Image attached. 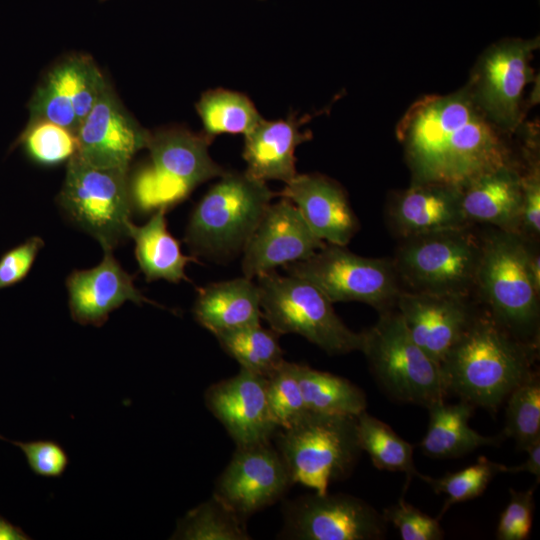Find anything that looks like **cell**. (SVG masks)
I'll use <instances>...</instances> for the list:
<instances>
[{"mask_svg": "<svg viewBox=\"0 0 540 540\" xmlns=\"http://www.w3.org/2000/svg\"><path fill=\"white\" fill-rule=\"evenodd\" d=\"M326 242L309 228L296 206L282 198L269 204L243 249L242 271L253 279L279 266L305 260Z\"/></svg>", "mask_w": 540, "mask_h": 540, "instance_id": "9a60e30c", "label": "cell"}, {"mask_svg": "<svg viewBox=\"0 0 540 540\" xmlns=\"http://www.w3.org/2000/svg\"><path fill=\"white\" fill-rule=\"evenodd\" d=\"M504 133L483 114L467 87L417 103L399 130L413 183L460 190L486 173L514 165Z\"/></svg>", "mask_w": 540, "mask_h": 540, "instance_id": "6da1fadb", "label": "cell"}, {"mask_svg": "<svg viewBox=\"0 0 540 540\" xmlns=\"http://www.w3.org/2000/svg\"><path fill=\"white\" fill-rule=\"evenodd\" d=\"M246 519L214 494L177 522L172 539L250 540Z\"/></svg>", "mask_w": 540, "mask_h": 540, "instance_id": "4dcf8cb0", "label": "cell"}, {"mask_svg": "<svg viewBox=\"0 0 540 540\" xmlns=\"http://www.w3.org/2000/svg\"><path fill=\"white\" fill-rule=\"evenodd\" d=\"M150 135L125 111L107 84L76 131L75 155L95 167L129 169L135 154L147 147Z\"/></svg>", "mask_w": 540, "mask_h": 540, "instance_id": "2e32d148", "label": "cell"}, {"mask_svg": "<svg viewBox=\"0 0 540 540\" xmlns=\"http://www.w3.org/2000/svg\"><path fill=\"white\" fill-rule=\"evenodd\" d=\"M284 268L311 282L332 303L357 301L383 312L395 305L402 291L392 260L363 257L345 246L326 243L307 259Z\"/></svg>", "mask_w": 540, "mask_h": 540, "instance_id": "8fae6325", "label": "cell"}, {"mask_svg": "<svg viewBox=\"0 0 540 540\" xmlns=\"http://www.w3.org/2000/svg\"><path fill=\"white\" fill-rule=\"evenodd\" d=\"M382 514L387 522L396 527L403 540H441L444 537L438 519L425 514L403 498Z\"/></svg>", "mask_w": 540, "mask_h": 540, "instance_id": "8d00e7d4", "label": "cell"}, {"mask_svg": "<svg viewBox=\"0 0 540 540\" xmlns=\"http://www.w3.org/2000/svg\"><path fill=\"white\" fill-rule=\"evenodd\" d=\"M278 195L290 200L311 231L328 244L346 246L358 230L345 192L322 175L297 174Z\"/></svg>", "mask_w": 540, "mask_h": 540, "instance_id": "44dd1931", "label": "cell"}, {"mask_svg": "<svg viewBox=\"0 0 540 540\" xmlns=\"http://www.w3.org/2000/svg\"><path fill=\"white\" fill-rule=\"evenodd\" d=\"M503 468V464L481 456L475 464L457 472L447 473L441 478H432L421 473H419L418 477L428 483L435 493L446 496L440 513L442 515L451 505L481 495L493 477L503 472Z\"/></svg>", "mask_w": 540, "mask_h": 540, "instance_id": "e575fe53", "label": "cell"}, {"mask_svg": "<svg viewBox=\"0 0 540 540\" xmlns=\"http://www.w3.org/2000/svg\"><path fill=\"white\" fill-rule=\"evenodd\" d=\"M275 435L292 482L320 494L351 472L362 451L353 416L309 412Z\"/></svg>", "mask_w": 540, "mask_h": 540, "instance_id": "8992f818", "label": "cell"}, {"mask_svg": "<svg viewBox=\"0 0 540 540\" xmlns=\"http://www.w3.org/2000/svg\"><path fill=\"white\" fill-rule=\"evenodd\" d=\"M480 254L481 242L463 228L406 238L392 261L411 291L466 298Z\"/></svg>", "mask_w": 540, "mask_h": 540, "instance_id": "30bf717a", "label": "cell"}, {"mask_svg": "<svg viewBox=\"0 0 540 540\" xmlns=\"http://www.w3.org/2000/svg\"><path fill=\"white\" fill-rule=\"evenodd\" d=\"M296 370L308 412L357 417L366 411L364 391L349 380L304 364Z\"/></svg>", "mask_w": 540, "mask_h": 540, "instance_id": "83f0119b", "label": "cell"}, {"mask_svg": "<svg viewBox=\"0 0 540 540\" xmlns=\"http://www.w3.org/2000/svg\"><path fill=\"white\" fill-rule=\"evenodd\" d=\"M279 334L261 324L215 335L221 348L239 363L240 368L268 378L285 361Z\"/></svg>", "mask_w": 540, "mask_h": 540, "instance_id": "f1b7e54d", "label": "cell"}, {"mask_svg": "<svg viewBox=\"0 0 540 540\" xmlns=\"http://www.w3.org/2000/svg\"><path fill=\"white\" fill-rule=\"evenodd\" d=\"M539 40H506L480 58L467 86L483 114L505 133L514 132L522 118L525 88L533 79L530 65Z\"/></svg>", "mask_w": 540, "mask_h": 540, "instance_id": "7c38bea8", "label": "cell"}, {"mask_svg": "<svg viewBox=\"0 0 540 540\" xmlns=\"http://www.w3.org/2000/svg\"><path fill=\"white\" fill-rule=\"evenodd\" d=\"M103 253L98 265L75 270L66 279L69 310L75 322L100 327L126 301L158 305L135 287L133 276L115 259L113 249H103Z\"/></svg>", "mask_w": 540, "mask_h": 540, "instance_id": "ffe728a7", "label": "cell"}, {"mask_svg": "<svg viewBox=\"0 0 540 540\" xmlns=\"http://www.w3.org/2000/svg\"><path fill=\"white\" fill-rule=\"evenodd\" d=\"M266 383L267 378L240 368L205 392L207 408L236 446L269 441L278 430L270 414Z\"/></svg>", "mask_w": 540, "mask_h": 540, "instance_id": "ac0fdd59", "label": "cell"}, {"mask_svg": "<svg viewBox=\"0 0 540 540\" xmlns=\"http://www.w3.org/2000/svg\"><path fill=\"white\" fill-rule=\"evenodd\" d=\"M532 250L522 234L498 232L481 242L475 287L492 318L512 335H529L539 319V290L530 270Z\"/></svg>", "mask_w": 540, "mask_h": 540, "instance_id": "52a82bcc", "label": "cell"}, {"mask_svg": "<svg viewBox=\"0 0 540 540\" xmlns=\"http://www.w3.org/2000/svg\"><path fill=\"white\" fill-rule=\"evenodd\" d=\"M395 305L413 340L438 364L474 318L465 297L401 291Z\"/></svg>", "mask_w": 540, "mask_h": 540, "instance_id": "d6986e66", "label": "cell"}, {"mask_svg": "<svg viewBox=\"0 0 540 540\" xmlns=\"http://www.w3.org/2000/svg\"><path fill=\"white\" fill-rule=\"evenodd\" d=\"M534 490L510 489V500L503 510L496 531L499 540H524L529 537L534 511Z\"/></svg>", "mask_w": 540, "mask_h": 540, "instance_id": "74e56055", "label": "cell"}, {"mask_svg": "<svg viewBox=\"0 0 540 540\" xmlns=\"http://www.w3.org/2000/svg\"><path fill=\"white\" fill-rule=\"evenodd\" d=\"M388 218L403 239L467 228L461 190L432 183H413L390 203Z\"/></svg>", "mask_w": 540, "mask_h": 540, "instance_id": "7402d4cb", "label": "cell"}, {"mask_svg": "<svg viewBox=\"0 0 540 540\" xmlns=\"http://www.w3.org/2000/svg\"><path fill=\"white\" fill-rule=\"evenodd\" d=\"M107 84L90 58L64 60L36 89L29 104L30 120L50 121L76 133Z\"/></svg>", "mask_w": 540, "mask_h": 540, "instance_id": "e0dca14e", "label": "cell"}, {"mask_svg": "<svg viewBox=\"0 0 540 540\" xmlns=\"http://www.w3.org/2000/svg\"><path fill=\"white\" fill-rule=\"evenodd\" d=\"M473 409L472 404L463 400L456 404L442 400L430 405L427 432L420 442L422 451L432 458H453L497 444L500 438L481 435L469 426Z\"/></svg>", "mask_w": 540, "mask_h": 540, "instance_id": "4316f807", "label": "cell"}, {"mask_svg": "<svg viewBox=\"0 0 540 540\" xmlns=\"http://www.w3.org/2000/svg\"><path fill=\"white\" fill-rule=\"evenodd\" d=\"M504 435L515 440L517 448L526 450L540 439V381L534 371L507 397Z\"/></svg>", "mask_w": 540, "mask_h": 540, "instance_id": "d6a6232c", "label": "cell"}, {"mask_svg": "<svg viewBox=\"0 0 540 540\" xmlns=\"http://www.w3.org/2000/svg\"><path fill=\"white\" fill-rule=\"evenodd\" d=\"M20 140L27 156L43 166L68 162L77 152L76 133L46 120H30Z\"/></svg>", "mask_w": 540, "mask_h": 540, "instance_id": "836d02e7", "label": "cell"}, {"mask_svg": "<svg viewBox=\"0 0 540 540\" xmlns=\"http://www.w3.org/2000/svg\"><path fill=\"white\" fill-rule=\"evenodd\" d=\"M535 351L491 315L474 316L440 364L447 392L495 411L534 372Z\"/></svg>", "mask_w": 540, "mask_h": 540, "instance_id": "7a4b0ae2", "label": "cell"}, {"mask_svg": "<svg viewBox=\"0 0 540 540\" xmlns=\"http://www.w3.org/2000/svg\"><path fill=\"white\" fill-rule=\"evenodd\" d=\"M194 207L184 241L193 255L213 259L242 252L278 195L246 172H225Z\"/></svg>", "mask_w": 540, "mask_h": 540, "instance_id": "3957f363", "label": "cell"}, {"mask_svg": "<svg viewBox=\"0 0 540 540\" xmlns=\"http://www.w3.org/2000/svg\"><path fill=\"white\" fill-rule=\"evenodd\" d=\"M236 447L213 494L246 519L277 502L293 482L270 440Z\"/></svg>", "mask_w": 540, "mask_h": 540, "instance_id": "5bb4252c", "label": "cell"}, {"mask_svg": "<svg viewBox=\"0 0 540 540\" xmlns=\"http://www.w3.org/2000/svg\"><path fill=\"white\" fill-rule=\"evenodd\" d=\"M193 315L214 336L260 324L262 312L258 285L244 276L198 288Z\"/></svg>", "mask_w": 540, "mask_h": 540, "instance_id": "d4e9b609", "label": "cell"}, {"mask_svg": "<svg viewBox=\"0 0 540 540\" xmlns=\"http://www.w3.org/2000/svg\"><path fill=\"white\" fill-rule=\"evenodd\" d=\"M128 170L95 167L76 155L67 162L59 206L102 249H114L129 238L133 207Z\"/></svg>", "mask_w": 540, "mask_h": 540, "instance_id": "9c48e42d", "label": "cell"}, {"mask_svg": "<svg viewBox=\"0 0 540 540\" xmlns=\"http://www.w3.org/2000/svg\"><path fill=\"white\" fill-rule=\"evenodd\" d=\"M167 211L164 208L156 210L141 226L131 222L129 238L135 243V256L147 281H189L185 268L197 259L182 253L179 241L167 228Z\"/></svg>", "mask_w": 540, "mask_h": 540, "instance_id": "484cf974", "label": "cell"}, {"mask_svg": "<svg viewBox=\"0 0 540 540\" xmlns=\"http://www.w3.org/2000/svg\"><path fill=\"white\" fill-rule=\"evenodd\" d=\"M358 440L362 450L380 470L404 472L408 479L419 475L413 461V445L405 441L383 421L363 411L356 417Z\"/></svg>", "mask_w": 540, "mask_h": 540, "instance_id": "1f68e13d", "label": "cell"}, {"mask_svg": "<svg viewBox=\"0 0 540 540\" xmlns=\"http://www.w3.org/2000/svg\"><path fill=\"white\" fill-rule=\"evenodd\" d=\"M522 175L515 166L486 173L461 190L468 222L486 223L521 234Z\"/></svg>", "mask_w": 540, "mask_h": 540, "instance_id": "603a6c76", "label": "cell"}, {"mask_svg": "<svg viewBox=\"0 0 540 540\" xmlns=\"http://www.w3.org/2000/svg\"><path fill=\"white\" fill-rule=\"evenodd\" d=\"M196 108L211 139L225 133L246 135L263 118L248 97L226 89L204 93Z\"/></svg>", "mask_w": 540, "mask_h": 540, "instance_id": "f546056e", "label": "cell"}, {"mask_svg": "<svg viewBox=\"0 0 540 540\" xmlns=\"http://www.w3.org/2000/svg\"><path fill=\"white\" fill-rule=\"evenodd\" d=\"M24 453L30 469L39 476L60 477L69 464L65 450L56 442L37 440L11 441Z\"/></svg>", "mask_w": 540, "mask_h": 540, "instance_id": "f35d334b", "label": "cell"}, {"mask_svg": "<svg viewBox=\"0 0 540 540\" xmlns=\"http://www.w3.org/2000/svg\"><path fill=\"white\" fill-rule=\"evenodd\" d=\"M387 523L358 497L314 492L285 505L279 535L294 540H377L385 538Z\"/></svg>", "mask_w": 540, "mask_h": 540, "instance_id": "4fadbf2b", "label": "cell"}, {"mask_svg": "<svg viewBox=\"0 0 540 540\" xmlns=\"http://www.w3.org/2000/svg\"><path fill=\"white\" fill-rule=\"evenodd\" d=\"M0 438H2V437L0 436Z\"/></svg>", "mask_w": 540, "mask_h": 540, "instance_id": "ee69618b", "label": "cell"}, {"mask_svg": "<svg viewBox=\"0 0 540 540\" xmlns=\"http://www.w3.org/2000/svg\"><path fill=\"white\" fill-rule=\"evenodd\" d=\"M29 537L17 526L0 516V540H27Z\"/></svg>", "mask_w": 540, "mask_h": 540, "instance_id": "7bdbcfd3", "label": "cell"}, {"mask_svg": "<svg viewBox=\"0 0 540 540\" xmlns=\"http://www.w3.org/2000/svg\"><path fill=\"white\" fill-rule=\"evenodd\" d=\"M310 137L309 132H301L291 119L268 121L262 118L244 135L243 159L247 164L245 172L264 182H290L298 174L295 150Z\"/></svg>", "mask_w": 540, "mask_h": 540, "instance_id": "cb8c5ba5", "label": "cell"}, {"mask_svg": "<svg viewBox=\"0 0 540 540\" xmlns=\"http://www.w3.org/2000/svg\"><path fill=\"white\" fill-rule=\"evenodd\" d=\"M526 460L518 466H506L504 465L503 472L519 473L528 472L535 477L537 481L540 479V439L532 443L526 450Z\"/></svg>", "mask_w": 540, "mask_h": 540, "instance_id": "b9f144b4", "label": "cell"}, {"mask_svg": "<svg viewBox=\"0 0 540 540\" xmlns=\"http://www.w3.org/2000/svg\"><path fill=\"white\" fill-rule=\"evenodd\" d=\"M522 230L536 236L540 233V172L537 163L522 175L521 234Z\"/></svg>", "mask_w": 540, "mask_h": 540, "instance_id": "60d3db41", "label": "cell"}, {"mask_svg": "<svg viewBox=\"0 0 540 540\" xmlns=\"http://www.w3.org/2000/svg\"><path fill=\"white\" fill-rule=\"evenodd\" d=\"M44 240L32 236L0 258V290L21 282L30 272Z\"/></svg>", "mask_w": 540, "mask_h": 540, "instance_id": "ab89813d", "label": "cell"}, {"mask_svg": "<svg viewBox=\"0 0 540 540\" xmlns=\"http://www.w3.org/2000/svg\"><path fill=\"white\" fill-rule=\"evenodd\" d=\"M211 138L183 129L151 133L148 161L129 176L133 211L169 210L200 184L226 171L210 156Z\"/></svg>", "mask_w": 540, "mask_h": 540, "instance_id": "277c9868", "label": "cell"}, {"mask_svg": "<svg viewBox=\"0 0 540 540\" xmlns=\"http://www.w3.org/2000/svg\"><path fill=\"white\" fill-rule=\"evenodd\" d=\"M363 333L361 352L377 382L400 402L428 408L448 394L440 364L413 340L398 311H383Z\"/></svg>", "mask_w": 540, "mask_h": 540, "instance_id": "ba28073f", "label": "cell"}, {"mask_svg": "<svg viewBox=\"0 0 540 540\" xmlns=\"http://www.w3.org/2000/svg\"><path fill=\"white\" fill-rule=\"evenodd\" d=\"M266 393L270 414L278 430L293 426L309 413L299 384L296 363L285 360L267 378Z\"/></svg>", "mask_w": 540, "mask_h": 540, "instance_id": "d590c367", "label": "cell"}, {"mask_svg": "<svg viewBox=\"0 0 540 540\" xmlns=\"http://www.w3.org/2000/svg\"><path fill=\"white\" fill-rule=\"evenodd\" d=\"M256 278L262 317L277 334L300 335L332 355L361 351L363 333L349 329L311 282L275 270Z\"/></svg>", "mask_w": 540, "mask_h": 540, "instance_id": "5b68a950", "label": "cell"}]
</instances>
